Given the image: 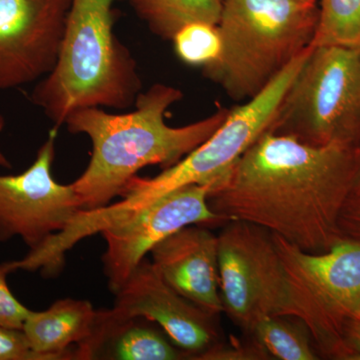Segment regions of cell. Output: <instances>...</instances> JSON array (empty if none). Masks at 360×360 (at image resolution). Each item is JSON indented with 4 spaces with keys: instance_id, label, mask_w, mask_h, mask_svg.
Returning <instances> with one entry per match:
<instances>
[{
    "instance_id": "26",
    "label": "cell",
    "mask_w": 360,
    "mask_h": 360,
    "mask_svg": "<svg viewBox=\"0 0 360 360\" xmlns=\"http://www.w3.org/2000/svg\"><path fill=\"white\" fill-rule=\"evenodd\" d=\"M0 167L7 168V169H11V168L13 167L11 160L7 158V156L4 155L1 149H0Z\"/></svg>"
},
{
    "instance_id": "8",
    "label": "cell",
    "mask_w": 360,
    "mask_h": 360,
    "mask_svg": "<svg viewBox=\"0 0 360 360\" xmlns=\"http://www.w3.org/2000/svg\"><path fill=\"white\" fill-rule=\"evenodd\" d=\"M219 269L224 312L248 335L262 319L283 315L285 279L269 231L227 221L219 234Z\"/></svg>"
},
{
    "instance_id": "24",
    "label": "cell",
    "mask_w": 360,
    "mask_h": 360,
    "mask_svg": "<svg viewBox=\"0 0 360 360\" xmlns=\"http://www.w3.org/2000/svg\"><path fill=\"white\" fill-rule=\"evenodd\" d=\"M345 341L348 347L357 355H360V317L352 319L345 330Z\"/></svg>"
},
{
    "instance_id": "9",
    "label": "cell",
    "mask_w": 360,
    "mask_h": 360,
    "mask_svg": "<svg viewBox=\"0 0 360 360\" xmlns=\"http://www.w3.org/2000/svg\"><path fill=\"white\" fill-rule=\"evenodd\" d=\"M58 129L49 131L32 165L15 175H0V241L20 238L30 250L59 233L82 212L71 184L51 174Z\"/></svg>"
},
{
    "instance_id": "22",
    "label": "cell",
    "mask_w": 360,
    "mask_h": 360,
    "mask_svg": "<svg viewBox=\"0 0 360 360\" xmlns=\"http://www.w3.org/2000/svg\"><path fill=\"white\" fill-rule=\"evenodd\" d=\"M269 355L255 341L251 345L224 347L215 345L198 355L196 359L255 360L269 359Z\"/></svg>"
},
{
    "instance_id": "5",
    "label": "cell",
    "mask_w": 360,
    "mask_h": 360,
    "mask_svg": "<svg viewBox=\"0 0 360 360\" xmlns=\"http://www.w3.org/2000/svg\"><path fill=\"white\" fill-rule=\"evenodd\" d=\"M319 13V0H224L221 56L203 75L245 103L311 46Z\"/></svg>"
},
{
    "instance_id": "23",
    "label": "cell",
    "mask_w": 360,
    "mask_h": 360,
    "mask_svg": "<svg viewBox=\"0 0 360 360\" xmlns=\"http://www.w3.org/2000/svg\"><path fill=\"white\" fill-rule=\"evenodd\" d=\"M340 227L345 238L360 240V195H352L343 210Z\"/></svg>"
},
{
    "instance_id": "3",
    "label": "cell",
    "mask_w": 360,
    "mask_h": 360,
    "mask_svg": "<svg viewBox=\"0 0 360 360\" xmlns=\"http://www.w3.org/2000/svg\"><path fill=\"white\" fill-rule=\"evenodd\" d=\"M115 1L71 0L56 65L30 96L54 127L84 108L127 110L141 92L136 61L113 30Z\"/></svg>"
},
{
    "instance_id": "16",
    "label": "cell",
    "mask_w": 360,
    "mask_h": 360,
    "mask_svg": "<svg viewBox=\"0 0 360 360\" xmlns=\"http://www.w3.org/2000/svg\"><path fill=\"white\" fill-rule=\"evenodd\" d=\"M129 4L153 34L172 40L189 23L219 25L224 0H129Z\"/></svg>"
},
{
    "instance_id": "11",
    "label": "cell",
    "mask_w": 360,
    "mask_h": 360,
    "mask_svg": "<svg viewBox=\"0 0 360 360\" xmlns=\"http://www.w3.org/2000/svg\"><path fill=\"white\" fill-rule=\"evenodd\" d=\"M71 0H0V90L39 82L58 61Z\"/></svg>"
},
{
    "instance_id": "17",
    "label": "cell",
    "mask_w": 360,
    "mask_h": 360,
    "mask_svg": "<svg viewBox=\"0 0 360 360\" xmlns=\"http://www.w3.org/2000/svg\"><path fill=\"white\" fill-rule=\"evenodd\" d=\"M255 342L269 355L281 360L319 359L311 336L302 323L288 321V316H269L258 322L250 333Z\"/></svg>"
},
{
    "instance_id": "15",
    "label": "cell",
    "mask_w": 360,
    "mask_h": 360,
    "mask_svg": "<svg viewBox=\"0 0 360 360\" xmlns=\"http://www.w3.org/2000/svg\"><path fill=\"white\" fill-rule=\"evenodd\" d=\"M96 316L89 300L65 298L44 311L30 310L22 330L39 360L75 359L70 347L89 340Z\"/></svg>"
},
{
    "instance_id": "1",
    "label": "cell",
    "mask_w": 360,
    "mask_h": 360,
    "mask_svg": "<svg viewBox=\"0 0 360 360\" xmlns=\"http://www.w3.org/2000/svg\"><path fill=\"white\" fill-rule=\"evenodd\" d=\"M357 146H314L266 131L210 187V210L224 222L262 227L309 252L345 238L340 219L354 194Z\"/></svg>"
},
{
    "instance_id": "25",
    "label": "cell",
    "mask_w": 360,
    "mask_h": 360,
    "mask_svg": "<svg viewBox=\"0 0 360 360\" xmlns=\"http://www.w3.org/2000/svg\"><path fill=\"white\" fill-rule=\"evenodd\" d=\"M357 153H359V169H357L356 180H355L354 194L352 195H360V141L359 146H357Z\"/></svg>"
},
{
    "instance_id": "28",
    "label": "cell",
    "mask_w": 360,
    "mask_h": 360,
    "mask_svg": "<svg viewBox=\"0 0 360 360\" xmlns=\"http://www.w3.org/2000/svg\"><path fill=\"white\" fill-rule=\"evenodd\" d=\"M359 317H360V315H359Z\"/></svg>"
},
{
    "instance_id": "7",
    "label": "cell",
    "mask_w": 360,
    "mask_h": 360,
    "mask_svg": "<svg viewBox=\"0 0 360 360\" xmlns=\"http://www.w3.org/2000/svg\"><path fill=\"white\" fill-rule=\"evenodd\" d=\"M270 131L309 146L360 141V51L311 46Z\"/></svg>"
},
{
    "instance_id": "21",
    "label": "cell",
    "mask_w": 360,
    "mask_h": 360,
    "mask_svg": "<svg viewBox=\"0 0 360 360\" xmlns=\"http://www.w3.org/2000/svg\"><path fill=\"white\" fill-rule=\"evenodd\" d=\"M0 360H39L22 329L0 326Z\"/></svg>"
},
{
    "instance_id": "14",
    "label": "cell",
    "mask_w": 360,
    "mask_h": 360,
    "mask_svg": "<svg viewBox=\"0 0 360 360\" xmlns=\"http://www.w3.org/2000/svg\"><path fill=\"white\" fill-rule=\"evenodd\" d=\"M151 323L144 317L120 314L113 307L96 310L91 335L73 352L75 359L176 360L187 356Z\"/></svg>"
},
{
    "instance_id": "27",
    "label": "cell",
    "mask_w": 360,
    "mask_h": 360,
    "mask_svg": "<svg viewBox=\"0 0 360 360\" xmlns=\"http://www.w3.org/2000/svg\"><path fill=\"white\" fill-rule=\"evenodd\" d=\"M4 124H6V122H4V120L2 118V116H0V131L4 129Z\"/></svg>"
},
{
    "instance_id": "4",
    "label": "cell",
    "mask_w": 360,
    "mask_h": 360,
    "mask_svg": "<svg viewBox=\"0 0 360 360\" xmlns=\"http://www.w3.org/2000/svg\"><path fill=\"white\" fill-rule=\"evenodd\" d=\"M309 51L310 47L293 59L257 96L229 110L214 134L176 165L156 176L136 175L124 187L117 202L78 213L68 227L70 238L79 243L101 233L180 187L212 186L262 134L270 131L283 97Z\"/></svg>"
},
{
    "instance_id": "10",
    "label": "cell",
    "mask_w": 360,
    "mask_h": 360,
    "mask_svg": "<svg viewBox=\"0 0 360 360\" xmlns=\"http://www.w3.org/2000/svg\"><path fill=\"white\" fill-rule=\"evenodd\" d=\"M210 187H180L101 231L106 243L103 271L113 295L129 281L146 255L170 234L188 225L224 224L208 205Z\"/></svg>"
},
{
    "instance_id": "6",
    "label": "cell",
    "mask_w": 360,
    "mask_h": 360,
    "mask_svg": "<svg viewBox=\"0 0 360 360\" xmlns=\"http://www.w3.org/2000/svg\"><path fill=\"white\" fill-rule=\"evenodd\" d=\"M272 238L285 279L284 316L302 323L322 354L352 359L345 330L360 315V240L345 238L326 252H309Z\"/></svg>"
},
{
    "instance_id": "2",
    "label": "cell",
    "mask_w": 360,
    "mask_h": 360,
    "mask_svg": "<svg viewBox=\"0 0 360 360\" xmlns=\"http://www.w3.org/2000/svg\"><path fill=\"white\" fill-rule=\"evenodd\" d=\"M182 98L179 89L155 84L139 94L130 112L115 115L89 108L66 118L70 134L87 135L92 143L89 165L71 184L82 210L110 205L142 168L176 165L210 139L229 113L219 108L198 122L170 127L165 115Z\"/></svg>"
},
{
    "instance_id": "12",
    "label": "cell",
    "mask_w": 360,
    "mask_h": 360,
    "mask_svg": "<svg viewBox=\"0 0 360 360\" xmlns=\"http://www.w3.org/2000/svg\"><path fill=\"white\" fill-rule=\"evenodd\" d=\"M113 309L127 316L144 317L158 324L189 359H198L217 345L215 316L172 290L146 258L115 293Z\"/></svg>"
},
{
    "instance_id": "20",
    "label": "cell",
    "mask_w": 360,
    "mask_h": 360,
    "mask_svg": "<svg viewBox=\"0 0 360 360\" xmlns=\"http://www.w3.org/2000/svg\"><path fill=\"white\" fill-rule=\"evenodd\" d=\"M15 270L14 260L0 262V326L22 329L30 309L13 295L7 283V276Z\"/></svg>"
},
{
    "instance_id": "13",
    "label": "cell",
    "mask_w": 360,
    "mask_h": 360,
    "mask_svg": "<svg viewBox=\"0 0 360 360\" xmlns=\"http://www.w3.org/2000/svg\"><path fill=\"white\" fill-rule=\"evenodd\" d=\"M161 278L207 314L224 312L220 295L219 236L206 225L193 224L170 234L150 251Z\"/></svg>"
},
{
    "instance_id": "19",
    "label": "cell",
    "mask_w": 360,
    "mask_h": 360,
    "mask_svg": "<svg viewBox=\"0 0 360 360\" xmlns=\"http://www.w3.org/2000/svg\"><path fill=\"white\" fill-rule=\"evenodd\" d=\"M172 41L177 58L188 65L205 68L221 56V35L219 25L213 23H189L180 28Z\"/></svg>"
},
{
    "instance_id": "18",
    "label": "cell",
    "mask_w": 360,
    "mask_h": 360,
    "mask_svg": "<svg viewBox=\"0 0 360 360\" xmlns=\"http://www.w3.org/2000/svg\"><path fill=\"white\" fill-rule=\"evenodd\" d=\"M319 8L311 46L360 51V0H319Z\"/></svg>"
}]
</instances>
